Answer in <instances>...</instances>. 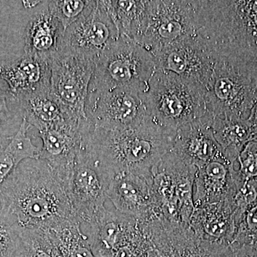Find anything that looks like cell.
<instances>
[{
  "instance_id": "6da1fadb",
  "label": "cell",
  "mask_w": 257,
  "mask_h": 257,
  "mask_svg": "<svg viewBox=\"0 0 257 257\" xmlns=\"http://www.w3.org/2000/svg\"><path fill=\"white\" fill-rule=\"evenodd\" d=\"M0 212L22 229H48L77 219L68 184L40 159L23 161L1 186Z\"/></svg>"
},
{
  "instance_id": "4dcf8cb0",
  "label": "cell",
  "mask_w": 257,
  "mask_h": 257,
  "mask_svg": "<svg viewBox=\"0 0 257 257\" xmlns=\"http://www.w3.org/2000/svg\"><path fill=\"white\" fill-rule=\"evenodd\" d=\"M92 1L87 0H56L48 1L49 9L62 25L63 32L84 15Z\"/></svg>"
},
{
  "instance_id": "3957f363",
  "label": "cell",
  "mask_w": 257,
  "mask_h": 257,
  "mask_svg": "<svg viewBox=\"0 0 257 257\" xmlns=\"http://www.w3.org/2000/svg\"><path fill=\"white\" fill-rule=\"evenodd\" d=\"M176 133L150 116L133 127L93 128L87 151L111 177L127 172L152 180L153 170L172 150Z\"/></svg>"
},
{
  "instance_id": "5bb4252c",
  "label": "cell",
  "mask_w": 257,
  "mask_h": 257,
  "mask_svg": "<svg viewBox=\"0 0 257 257\" xmlns=\"http://www.w3.org/2000/svg\"><path fill=\"white\" fill-rule=\"evenodd\" d=\"M93 128L89 119L74 118L39 132L42 147L37 159L48 162L69 184L74 162L87 147Z\"/></svg>"
},
{
  "instance_id": "44dd1931",
  "label": "cell",
  "mask_w": 257,
  "mask_h": 257,
  "mask_svg": "<svg viewBox=\"0 0 257 257\" xmlns=\"http://www.w3.org/2000/svg\"><path fill=\"white\" fill-rule=\"evenodd\" d=\"M62 33L60 22L51 13L47 2H43L27 25L25 53L50 60L58 51Z\"/></svg>"
},
{
  "instance_id": "d6a6232c",
  "label": "cell",
  "mask_w": 257,
  "mask_h": 257,
  "mask_svg": "<svg viewBox=\"0 0 257 257\" xmlns=\"http://www.w3.org/2000/svg\"><path fill=\"white\" fill-rule=\"evenodd\" d=\"M236 162L238 173L243 179H257V141H251L245 146Z\"/></svg>"
},
{
  "instance_id": "603a6c76",
  "label": "cell",
  "mask_w": 257,
  "mask_h": 257,
  "mask_svg": "<svg viewBox=\"0 0 257 257\" xmlns=\"http://www.w3.org/2000/svg\"><path fill=\"white\" fill-rule=\"evenodd\" d=\"M23 110V118L30 126L39 132L47 130L64 121L74 118V116L50 92L37 93L18 99Z\"/></svg>"
},
{
  "instance_id": "4fadbf2b",
  "label": "cell",
  "mask_w": 257,
  "mask_h": 257,
  "mask_svg": "<svg viewBox=\"0 0 257 257\" xmlns=\"http://www.w3.org/2000/svg\"><path fill=\"white\" fill-rule=\"evenodd\" d=\"M143 224L150 241L148 257H231L229 245L204 241L189 226L162 216Z\"/></svg>"
},
{
  "instance_id": "836d02e7",
  "label": "cell",
  "mask_w": 257,
  "mask_h": 257,
  "mask_svg": "<svg viewBox=\"0 0 257 257\" xmlns=\"http://www.w3.org/2000/svg\"><path fill=\"white\" fill-rule=\"evenodd\" d=\"M1 79H0V126L5 121L9 119L10 114L9 109H8V97L10 96L8 89H5L3 84H2ZM5 138H2L0 137V142L4 140Z\"/></svg>"
},
{
  "instance_id": "7c38bea8",
  "label": "cell",
  "mask_w": 257,
  "mask_h": 257,
  "mask_svg": "<svg viewBox=\"0 0 257 257\" xmlns=\"http://www.w3.org/2000/svg\"><path fill=\"white\" fill-rule=\"evenodd\" d=\"M96 62L92 59L59 52L49 60L51 93L79 119H88L86 104Z\"/></svg>"
},
{
  "instance_id": "8fae6325",
  "label": "cell",
  "mask_w": 257,
  "mask_h": 257,
  "mask_svg": "<svg viewBox=\"0 0 257 257\" xmlns=\"http://www.w3.org/2000/svg\"><path fill=\"white\" fill-rule=\"evenodd\" d=\"M119 37L103 1H92L84 15L62 33L57 52L97 60Z\"/></svg>"
},
{
  "instance_id": "f546056e",
  "label": "cell",
  "mask_w": 257,
  "mask_h": 257,
  "mask_svg": "<svg viewBox=\"0 0 257 257\" xmlns=\"http://www.w3.org/2000/svg\"><path fill=\"white\" fill-rule=\"evenodd\" d=\"M23 251L21 228L0 212V257H21Z\"/></svg>"
},
{
  "instance_id": "83f0119b",
  "label": "cell",
  "mask_w": 257,
  "mask_h": 257,
  "mask_svg": "<svg viewBox=\"0 0 257 257\" xmlns=\"http://www.w3.org/2000/svg\"><path fill=\"white\" fill-rule=\"evenodd\" d=\"M230 248L244 251H257V202L243 214L236 225Z\"/></svg>"
},
{
  "instance_id": "5b68a950",
  "label": "cell",
  "mask_w": 257,
  "mask_h": 257,
  "mask_svg": "<svg viewBox=\"0 0 257 257\" xmlns=\"http://www.w3.org/2000/svg\"><path fill=\"white\" fill-rule=\"evenodd\" d=\"M157 70L153 56L132 39L120 35L97 59L89 92L128 86H147Z\"/></svg>"
},
{
  "instance_id": "7402d4cb",
  "label": "cell",
  "mask_w": 257,
  "mask_h": 257,
  "mask_svg": "<svg viewBox=\"0 0 257 257\" xmlns=\"http://www.w3.org/2000/svg\"><path fill=\"white\" fill-rule=\"evenodd\" d=\"M138 219L116 210L103 213L91 225L89 241L97 257H111L116 248L138 224Z\"/></svg>"
},
{
  "instance_id": "9c48e42d",
  "label": "cell",
  "mask_w": 257,
  "mask_h": 257,
  "mask_svg": "<svg viewBox=\"0 0 257 257\" xmlns=\"http://www.w3.org/2000/svg\"><path fill=\"white\" fill-rule=\"evenodd\" d=\"M147 86H128L104 92L88 93L86 113L95 128L122 130L142 124L150 116Z\"/></svg>"
},
{
  "instance_id": "1f68e13d",
  "label": "cell",
  "mask_w": 257,
  "mask_h": 257,
  "mask_svg": "<svg viewBox=\"0 0 257 257\" xmlns=\"http://www.w3.org/2000/svg\"><path fill=\"white\" fill-rule=\"evenodd\" d=\"M232 202L236 228L245 212L257 202V179H243L236 171V191Z\"/></svg>"
},
{
  "instance_id": "d590c367",
  "label": "cell",
  "mask_w": 257,
  "mask_h": 257,
  "mask_svg": "<svg viewBox=\"0 0 257 257\" xmlns=\"http://www.w3.org/2000/svg\"><path fill=\"white\" fill-rule=\"evenodd\" d=\"M41 1H23V5L27 9H32V8H36L37 6L42 4Z\"/></svg>"
},
{
  "instance_id": "cb8c5ba5",
  "label": "cell",
  "mask_w": 257,
  "mask_h": 257,
  "mask_svg": "<svg viewBox=\"0 0 257 257\" xmlns=\"http://www.w3.org/2000/svg\"><path fill=\"white\" fill-rule=\"evenodd\" d=\"M31 127L23 118L14 136L0 142V187L23 161L37 159L40 149L28 136Z\"/></svg>"
},
{
  "instance_id": "ba28073f",
  "label": "cell",
  "mask_w": 257,
  "mask_h": 257,
  "mask_svg": "<svg viewBox=\"0 0 257 257\" xmlns=\"http://www.w3.org/2000/svg\"><path fill=\"white\" fill-rule=\"evenodd\" d=\"M257 100V83L229 62L216 57L205 87L208 112L214 116L247 120Z\"/></svg>"
},
{
  "instance_id": "4316f807",
  "label": "cell",
  "mask_w": 257,
  "mask_h": 257,
  "mask_svg": "<svg viewBox=\"0 0 257 257\" xmlns=\"http://www.w3.org/2000/svg\"><path fill=\"white\" fill-rule=\"evenodd\" d=\"M81 224L77 219H74L44 229L55 243L61 257H97L89 236L82 231Z\"/></svg>"
},
{
  "instance_id": "2e32d148",
  "label": "cell",
  "mask_w": 257,
  "mask_h": 257,
  "mask_svg": "<svg viewBox=\"0 0 257 257\" xmlns=\"http://www.w3.org/2000/svg\"><path fill=\"white\" fill-rule=\"evenodd\" d=\"M107 197L115 210L146 221L162 216L152 192V180L127 172L111 177Z\"/></svg>"
},
{
  "instance_id": "d6986e66",
  "label": "cell",
  "mask_w": 257,
  "mask_h": 257,
  "mask_svg": "<svg viewBox=\"0 0 257 257\" xmlns=\"http://www.w3.org/2000/svg\"><path fill=\"white\" fill-rule=\"evenodd\" d=\"M235 164L222 157L198 167L194 179V208L232 201L236 191Z\"/></svg>"
},
{
  "instance_id": "e0dca14e",
  "label": "cell",
  "mask_w": 257,
  "mask_h": 257,
  "mask_svg": "<svg viewBox=\"0 0 257 257\" xmlns=\"http://www.w3.org/2000/svg\"><path fill=\"white\" fill-rule=\"evenodd\" d=\"M0 79L8 84L10 96L16 101L37 93L50 92L49 60L25 53L0 64Z\"/></svg>"
},
{
  "instance_id": "484cf974",
  "label": "cell",
  "mask_w": 257,
  "mask_h": 257,
  "mask_svg": "<svg viewBox=\"0 0 257 257\" xmlns=\"http://www.w3.org/2000/svg\"><path fill=\"white\" fill-rule=\"evenodd\" d=\"M211 127L225 156L234 164L245 146L252 141L247 120L214 116Z\"/></svg>"
},
{
  "instance_id": "ffe728a7",
  "label": "cell",
  "mask_w": 257,
  "mask_h": 257,
  "mask_svg": "<svg viewBox=\"0 0 257 257\" xmlns=\"http://www.w3.org/2000/svg\"><path fill=\"white\" fill-rule=\"evenodd\" d=\"M189 227L199 239L229 246L236 232L232 201L194 208Z\"/></svg>"
},
{
  "instance_id": "9a60e30c",
  "label": "cell",
  "mask_w": 257,
  "mask_h": 257,
  "mask_svg": "<svg viewBox=\"0 0 257 257\" xmlns=\"http://www.w3.org/2000/svg\"><path fill=\"white\" fill-rule=\"evenodd\" d=\"M154 58L157 69L177 74L202 87L204 94L216 62V56L199 32L166 47Z\"/></svg>"
},
{
  "instance_id": "8992f818",
  "label": "cell",
  "mask_w": 257,
  "mask_h": 257,
  "mask_svg": "<svg viewBox=\"0 0 257 257\" xmlns=\"http://www.w3.org/2000/svg\"><path fill=\"white\" fill-rule=\"evenodd\" d=\"M197 167L170 150L152 172V192L162 216L189 226L194 210L193 194Z\"/></svg>"
},
{
  "instance_id": "52a82bcc",
  "label": "cell",
  "mask_w": 257,
  "mask_h": 257,
  "mask_svg": "<svg viewBox=\"0 0 257 257\" xmlns=\"http://www.w3.org/2000/svg\"><path fill=\"white\" fill-rule=\"evenodd\" d=\"M199 28V0L148 1L146 28L138 43L155 57Z\"/></svg>"
},
{
  "instance_id": "7a4b0ae2",
  "label": "cell",
  "mask_w": 257,
  "mask_h": 257,
  "mask_svg": "<svg viewBox=\"0 0 257 257\" xmlns=\"http://www.w3.org/2000/svg\"><path fill=\"white\" fill-rule=\"evenodd\" d=\"M199 20L216 57L257 83V0H199Z\"/></svg>"
},
{
  "instance_id": "30bf717a",
  "label": "cell",
  "mask_w": 257,
  "mask_h": 257,
  "mask_svg": "<svg viewBox=\"0 0 257 257\" xmlns=\"http://www.w3.org/2000/svg\"><path fill=\"white\" fill-rule=\"evenodd\" d=\"M87 147L74 162L68 194L74 216L81 224L90 226L106 211L104 204L111 177L89 155Z\"/></svg>"
},
{
  "instance_id": "277c9868",
  "label": "cell",
  "mask_w": 257,
  "mask_h": 257,
  "mask_svg": "<svg viewBox=\"0 0 257 257\" xmlns=\"http://www.w3.org/2000/svg\"><path fill=\"white\" fill-rule=\"evenodd\" d=\"M145 97L152 119L175 132L207 111L202 87L162 69H157L149 81Z\"/></svg>"
},
{
  "instance_id": "e575fe53",
  "label": "cell",
  "mask_w": 257,
  "mask_h": 257,
  "mask_svg": "<svg viewBox=\"0 0 257 257\" xmlns=\"http://www.w3.org/2000/svg\"><path fill=\"white\" fill-rule=\"evenodd\" d=\"M247 122L251 130V140L257 141V100L251 109Z\"/></svg>"
},
{
  "instance_id": "ac0fdd59",
  "label": "cell",
  "mask_w": 257,
  "mask_h": 257,
  "mask_svg": "<svg viewBox=\"0 0 257 257\" xmlns=\"http://www.w3.org/2000/svg\"><path fill=\"white\" fill-rule=\"evenodd\" d=\"M212 120V115L207 111L200 119L178 128L171 150L197 168L225 156L214 138Z\"/></svg>"
},
{
  "instance_id": "f1b7e54d",
  "label": "cell",
  "mask_w": 257,
  "mask_h": 257,
  "mask_svg": "<svg viewBox=\"0 0 257 257\" xmlns=\"http://www.w3.org/2000/svg\"><path fill=\"white\" fill-rule=\"evenodd\" d=\"M21 235L23 240L21 257H61L45 230L21 228Z\"/></svg>"
},
{
  "instance_id": "d4e9b609",
  "label": "cell",
  "mask_w": 257,
  "mask_h": 257,
  "mask_svg": "<svg viewBox=\"0 0 257 257\" xmlns=\"http://www.w3.org/2000/svg\"><path fill=\"white\" fill-rule=\"evenodd\" d=\"M108 14L124 35L139 42L147 22L148 1H103Z\"/></svg>"
}]
</instances>
